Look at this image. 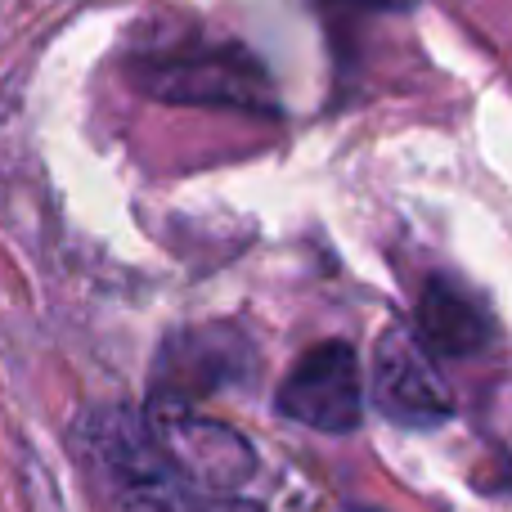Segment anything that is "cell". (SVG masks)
<instances>
[{"label":"cell","instance_id":"obj_1","mask_svg":"<svg viewBox=\"0 0 512 512\" xmlns=\"http://www.w3.org/2000/svg\"><path fill=\"white\" fill-rule=\"evenodd\" d=\"M77 459L108 512H180L176 463L149 418L131 405H99L72 432Z\"/></svg>","mask_w":512,"mask_h":512},{"label":"cell","instance_id":"obj_2","mask_svg":"<svg viewBox=\"0 0 512 512\" xmlns=\"http://www.w3.org/2000/svg\"><path fill=\"white\" fill-rule=\"evenodd\" d=\"M279 414L324 436H346L364 418V373L346 342H319L279 387Z\"/></svg>","mask_w":512,"mask_h":512},{"label":"cell","instance_id":"obj_3","mask_svg":"<svg viewBox=\"0 0 512 512\" xmlns=\"http://www.w3.org/2000/svg\"><path fill=\"white\" fill-rule=\"evenodd\" d=\"M369 396L387 423L409 427V432L441 427L454 409L441 373L432 369V360H427V351L418 346V337H409L405 328H387V333L378 337V346H373Z\"/></svg>","mask_w":512,"mask_h":512},{"label":"cell","instance_id":"obj_4","mask_svg":"<svg viewBox=\"0 0 512 512\" xmlns=\"http://www.w3.org/2000/svg\"><path fill=\"white\" fill-rule=\"evenodd\" d=\"M248 373V342L225 328H189L167 337L153 373V400L162 414H185L194 400L221 391L225 382H239Z\"/></svg>","mask_w":512,"mask_h":512},{"label":"cell","instance_id":"obj_5","mask_svg":"<svg viewBox=\"0 0 512 512\" xmlns=\"http://www.w3.org/2000/svg\"><path fill=\"white\" fill-rule=\"evenodd\" d=\"M158 436L180 477H189L194 486H207L212 495H234L256 472V450L248 436H239L234 427L216 423V418L194 414V409L167 414Z\"/></svg>","mask_w":512,"mask_h":512},{"label":"cell","instance_id":"obj_6","mask_svg":"<svg viewBox=\"0 0 512 512\" xmlns=\"http://www.w3.org/2000/svg\"><path fill=\"white\" fill-rule=\"evenodd\" d=\"M418 328H423V342L436 346V351L468 355L486 342L490 319L463 288H454V283H445V279H432L423 301H418Z\"/></svg>","mask_w":512,"mask_h":512},{"label":"cell","instance_id":"obj_7","mask_svg":"<svg viewBox=\"0 0 512 512\" xmlns=\"http://www.w3.org/2000/svg\"><path fill=\"white\" fill-rule=\"evenodd\" d=\"M252 86L261 90L256 72L248 63H221V59H198V63H167L162 81L153 90L171 99H234V104H252Z\"/></svg>","mask_w":512,"mask_h":512},{"label":"cell","instance_id":"obj_8","mask_svg":"<svg viewBox=\"0 0 512 512\" xmlns=\"http://www.w3.org/2000/svg\"><path fill=\"white\" fill-rule=\"evenodd\" d=\"M198 512H261V508L243 504V499H234V495H216V499H207Z\"/></svg>","mask_w":512,"mask_h":512},{"label":"cell","instance_id":"obj_9","mask_svg":"<svg viewBox=\"0 0 512 512\" xmlns=\"http://www.w3.org/2000/svg\"><path fill=\"white\" fill-rule=\"evenodd\" d=\"M364 512H369V508H364Z\"/></svg>","mask_w":512,"mask_h":512}]
</instances>
